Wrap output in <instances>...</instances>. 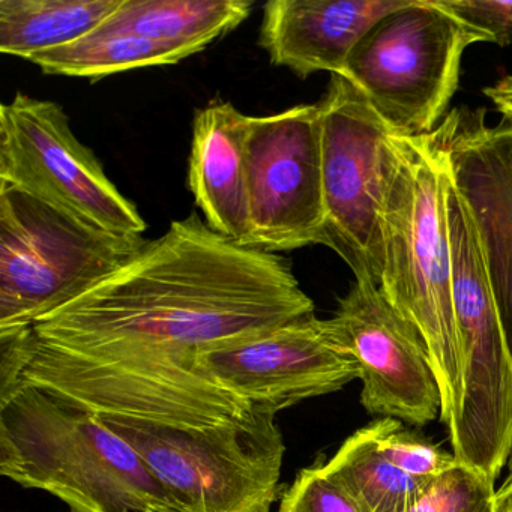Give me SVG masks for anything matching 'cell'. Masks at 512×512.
Instances as JSON below:
<instances>
[{"mask_svg": "<svg viewBox=\"0 0 512 512\" xmlns=\"http://www.w3.org/2000/svg\"><path fill=\"white\" fill-rule=\"evenodd\" d=\"M311 313L286 257L238 244L191 212L32 329L56 394L101 415L203 428L253 407L203 371L200 353Z\"/></svg>", "mask_w": 512, "mask_h": 512, "instance_id": "obj_1", "label": "cell"}, {"mask_svg": "<svg viewBox=\"0 0 512 512\" xmlns=\"http://www.w3.org/2000/svg\"><path fill=\"white\" fill-rule=\"evenodd\" d=\"M449 184L445 152L434 131L418 137L391 134L379 289L427 347L442 395L440 421L446 428L454 424L461 406L446 205Z\"/></svg>", "mask_w": 512, "mask_h": 512, "instance_id": "obj_2", "label": "cell"}, {"mask_svg": "<svg viewBox=\"0 0 512 512\" xmlns=\"http://www.w3.org/2000/svg\"><path fill=\"white\" fill-rule=\"evenodd\" d=\"M0 473L73 512H181L122 437L94 412L22 382L0 398Z\"/></svg>", "mask_w": 512, "mask_h": 512, "instance_id": "obj_3", "label": "cell"}, {"mask_svg": "<svg viewBox=\"0 0 512 512\" xmlns=\"http://www.w3.org/2000/svg\"><path fill=\"white\" fill-rule=\"evenodd\" d=\"M97 418L122 437L181 512H271L286 451L277 413L184 428L128 416Z\"/></svg>", "mask_w": 512, "mask_h": 512, "instance_id": "obj_4", "label": "cell"}, {"mask_svg": "<svg viewBox=\"0 0 512 512\" xmlns=\"http://www.w3.org/2000/svg\"><path fill=\"white\" fill-rule=\"evenodd\" d=\"M146 244L0 184V331L31 328L112 277Z\"/></svg>", "mask_w": 512, "mask_h": 512, "instance_id": "obj_5", "label": "cell"}, {"mask_svg": "<svg viewBox=\"0 0 512 512\" xmlns=\"http://www.w3.org/2000/svg\"><path fill=\"white\" fill-rule=\"evenodd\" d=\"M487 37L437 0H409L353 49L344 79L398 136L430 134L446 116L467 47Z\"/></svg>", "mask_w": 512, "mask_h": 512, "instance_id": "obj_6", "label": "cell"}, {"mask_svg": "<svg viewBox=\"0 0 512 512\" xmlns=\"http://www.w3.org/2000/svg\"><path fill=\"white\" fill-rule=\"evenodd\" d=\"M319 106L326 209L322 245L346 262L355 281L379 287L383 194L394 131L344 77L331 76Z\"/></svg>", "mask_w": 512, "mask_h": 512, "instance_id": "obj_7", "label": "cell"}, {"mask_svg": "<svg viewBox=\"0 0 512 512\" xmlns=\"http://www.w3.org/2000/svg\"><path fill=\"white\" fill-rule=\"evenodd\" d=\"M0 184L109 232L143 236L148 229L55 101L17 94L0 107Z\"/></svg>", "mask_w": 512, "mask_h": 512, "instance_id": "obj_8", "label": "cell"}, {"mask_svg": "<svg viewBox=\"0 0 512 512\" xmlns=\"http://www.w3.org/2000/svg\"><path fill=\"white\" fill-rule=\"evenodd\" d=\"M250 235L266 253L323 244L326 209L319 104L251 118L245 140Z\"/></svg>", "mask_w": 512, "mask_h": 512, "instance_id": "obj_9", "label": "cell"}, {"mask_svg": "<svg viewBox=\"0 0 512 512\" xmlns=\"http://www.w3.org/2000/svg\"><path fill=\"white\" fill-rule=\"evenodd\" d=\"M197 359L205 373L245 403L274 413L359 379L358 365L332 320L317 319L314 313L205 350Z\"/></svg>", "mask_w": 512, "mask_h": 512, "instance_id": "obj_10", "label": "cell"}, {"mask_svg": "<svg viewBox=\"0 0 512 512\" xmlns=\"http://www.w3.org/2000/svg\"><path fill=\"white\" fill-rule=\"evenodd\" d=\"M331 320L358 365L370 415L418 427L440 418L442 395L427 347L376 284L355 281Z\"/></svg>", "mask_w": 512, "mask_h": 512, "instance_id": "obj_11", "label": "cell"}, {"mask_svg": "<svg viewBox=\"0 0 512 512\" xmlns=\"http://www.w3.org/2000/svg\"><path fill=\"white\" fill-rule=\"evenodd\" d=\"M434 133L475 221L512 353V119L488 125L485 109L457 107Z\"/></svg>", "mask_w": 512, "mask_h": 512, "instance_id": "obj_12", "label": "cell"}, {"mask_svg": "<svg viewBox=\"0 0 512 512\" xmlns=\"http://www.w3.org/2000/svg\"><path fill=\"white\" fill-rule=\"evenodd\" d=\"M452 299L461 368V407L475 416L512 409V353L503 331L475 221L449 184Z\"/></svg>", "mask_w": 512, "mask_h": 512, "instance_id": "obj_13", "label": "cell"}, {"mask_svg": "<svg viewBox=\"0 0 512 512\" xmlns=\"http://www.w3.org/2000/svg\"><path fill=\"white\" fill-rule=\"evenodd\" d=\"M409 0H272L263 10L260 46L272 65L301 79L343 76L353 49L386 14Z\"/></svg>", "mask_w": 512, "mask_h": 512, "instance_id": "obj_14", "label": "cell"}, {"mask_svg": "<svg viewBox=\"0 0 512 512\" xmlns=\"http://www.w3.org/2000/svg\"><path fill=\"white\" fill-rule=\"evenodd\" d=\"M250 116L232 103L212 101L193 122L187 185L206 224L238 244L250 235L245 140Z\"/></svg>", "mask_w": 512, "mask_h": 512, "instance_id": "obj_15", "label": "cell"}, {"mask_svg": "<svg viewBox=\"0 0 512 512\" xmlns=\"http://www.w3.org/2000/svg\"><path fill=\"white\" fill-rule=\"evenodd\" d=\"M251 10L247 0H124L97 31L125 32L196 55L238 28Z\"/></svg>", "mask_w": 512, "mask_h": 512, "instance_id": "obj_16", "label": "cell"}, {"mask_svg": "<svg viewBox=\"0 0 512 512\" xmlns=\"http://www.w3.org/2000/svg\"><path fill=\"white\" fill-rule=\"evenodd\" d=\"M124 0H0V52L26 59L97 31Z\"/></svg>", "mask_w": 512, "mask_h": 512, "instance_id": "obj_17", "label": "cell"}, {"mask_svg": "<svg viewBox=\"0 0 512 512\" xmlns=\"http://www.w3.org/2000/svg\"><path fill=\"white\" fill-rule=\"evenodd\" d=\"M193 53L125 32L94 31L74 43L37 53L26 62L44 74L82 77L92 82L139 68L175 65Z\"/></svg>", "mask_w": 512, "mask_h": 512, "instance_id": "obj_18", "label": "cell"}, {"mask_svg": "<svg viewBox=\"0 0 512 512\" xmlns=\"http://www.w3.org/2000/svg\"><path fill=\"white\" fill-rule=\"evenodd\" d=\"M323 469L365 512H407L434 481L407 475L389 463L367 427L352 434Z\"/></svg>", "mask_w": 512, "mask_h": 512, "instance_id": "obj_19", "label": "cell"}, {"mask_svg": "<svg viewBox=\"0 0 512 512\" xmlns=\"http://www.w3.org/2000/svg\"><path fill=\"white\" fill-rule=\"evenodd\" d=\"M367 428L380 454L407 475L433 481L458 464L452 452L437 448L398 419H379Z\"/></svg>", "mask_w": 512, "mask_h": 512, "instance_id": "obj_20", "label": "cell"}, {"mask_svg": "<svg viewBox=\"0 0 512 512\" xmlns=\"http://www.w3.org/2000/svg\"><path fill=\"white\" fill-rule=\"evenodd\" d=\"M494 481L458 463L428 485L407 512H491Z\"/></svg>", "mask_w": 512, "mask_h": 512, "instance_id": "obj_21", "label": "cell"}, {"mask_svg": "<svg viewBox=\"0 0 512 512\" xmlns=\"http://www.w3.org/2000/svg\"><path fill=\"white\" fill-rule=\"evenodd\" d=\"M278 512H365L323 466L301 470L281 497Z\"/></svg>", "mask_w": 512, "mask_h": 512, "instance_id": "obj_22", "label": "cell"}, {"mask_svg": "<svg viewBox=\"0 0 512 512\" xmlns=\"http://www.w3.org/2000/svg\"><path fill=\"white\" fill-rule=\"evenodd\" d=\"M445 10L500 47L512 43V0H437Z\"/></svg>", "mask_w": 512, "mask_h": 512, "instance_id": "obj_23", "label": "cell"}, {"mask_svg": "<svg viewBox=\"0 0 512 512\" xmlns=\"http://www.w3.org/2000/svg\"><path fill=\"white\" fill-rule=\"evenodd\" d=\"M484 94L503 118L512 119V76L503 77L496 85L485 88Z\"/></svg>", "mask_w": 512, "mask_h": 512, "instance_id": "obj_24", "label": "cell"}, {"mask_svg": "<svg viewBox=\"0 0 512 512\" xmlns=\"http://www.w3.org/2000/svg\"><path fill=\"white\" fill-rule=\"evenodd\" d=\"M491 512H512V478H509L494 494Z\"/></svg>", "mask_w": 512, "mask_h": 512, "instance_id": "obj_25", "label": "cell"}, {"mask_svg": "<svg viewBox=\"0 0 512 512\" xmlns=\"http://www.w3.org/2000/svg\"><path fill=\"white\" fill-rule=\"evenodd\" d=\"M508 470H509V478H512V445H511V452H509V458H508Z\"/></svg>", "mask_w": 512, "mask_h": 512, "instance_id": "obj_26", "label": "cell"}]
</instances>
